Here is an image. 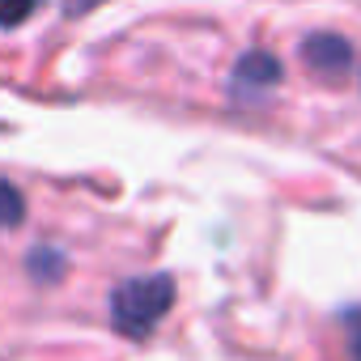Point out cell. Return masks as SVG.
<instances>
[{
  "label": "cell",
  "mask_w": 361,
  "mask_h": 361,
  "mask_svg": "<svg viewBox=\"0 0 361 361\" xmlns=\"http://www.w3.org/2000/svg\"><path fill=\"white\" fill-rule=\"evenodd\" d=\"M43 0H0V30H13L22 26L30 13H39Z\"/></svg>",
  "instance_id": "cell-6"
},
{
  "label": "cell",
  "mask_w": 361,
  "mask_h": 361,
  "mask_svg": "<svg viewBox=\"0 0 361 361\" xmlns=\"http://www.w3.org/2000/svg\"><path fill=\"white\" fill-rule=\"evenodd\" d=\"M234 94H268L281 81V60L272 51H247L234 64Z\"/></svg>",
  "instance_id": "cell-3"
},
{
  "label": "cell",
  "mask_w": 361,
  "mask_h": 361,
  "mask_svg": "<svg viewBox=\"0 0 361 361\" xmlns=\"http://www.w3.org/2000/svg\"><path fill=\"white\" fill-rule=\"evenodd\" d=\"M94 5H102V0H68V13H85V9H94Z\"/></svg>",
  "instance_id": "cell-8"
},
{
  "label": "cell",
  "mask_w": 361,
  "mask_h": 361,
  "mask_svg": "<svg viewBox=\"0 0 361 361\" xmlns=\"http://www.w3.org/2000/svg\"><path fill=\"white\" fill-rule=\"evenodd\" d=\"M302 64H306L310 73H319L323 81H336V77L348 73V64H353V47H348L340 35L319 30V35H306V43H302Z\"/></svg>",
  "instance_id": "cell-2"
},
{
  "label": "cell",
  "mask_w": 361,
  "mask_h": 361,
  "mask_svg": "<svg viewBox=\"0 0 361 361\" xmlns=\"http://www.w3.org/2000/svg\"><path fill=\"white\" fill-rule=\"evenodd\" d=\"M344 340H348V361H361V310H344Z\"/></svg>",
  "instance_id": "cell-7"
},
{
  "label": "cell",
  "mask_w": 361,
  "mask_h": 361,
  "mask_svg": "<svg viewBox=\"0 0 361 361\" xmlns=\"http://www.w3.org/2000/svg\"><path fill=\"white\" fill-rule=\"evenodd\" d=\"M22 221H26V196L9 178H0V230H18Z\"/></svg>",
  "instance_id": "cell-5"
},
{
  "label": "cell",
  "mask_w": 361,
  "mask_h": 361,
  "mask_svg": "<svg viewBox=\"0 0 361 361\" xmlns=\"http://www.w3.org/2000/svg\"><path fill=\"white\" fill-rule=\"evenodd\" d=\"M26 268H30V276H35L39 285H47V281H60V276H64L68 259H64V251H56V247H35L30 259H26Z\"/></svg>",
  "instance_id": "cell-4"
},
{
  "label": "cell",
  "mask_w": 361,
  "mask_h": 361,
  "mask_svg": "<svg viewBox=\"0 0 361 361\" xmlns=\"http://www.w3.org/2000/svg\"><path fill=\"white\" fill-rule=\"evenodd\" d=\"M174 276L170 272H145V276H128L111 289V327L123 340H145L157 331V323L170 314L174 306Z\"/></svg>",
  "instance_id": "cell-1"
}]
</instances>
